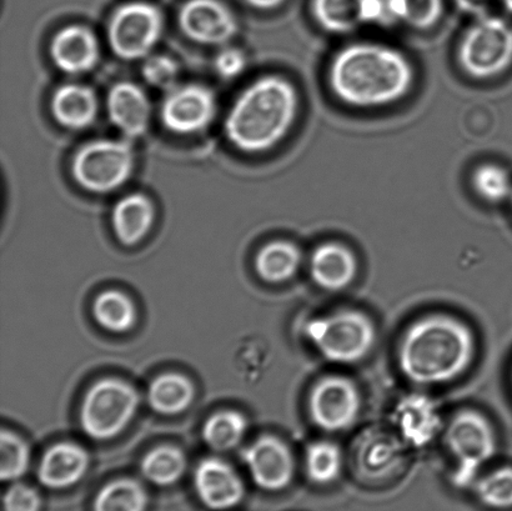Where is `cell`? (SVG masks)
<instances>
[{"mask_svg":"<svg viewBox=\"0 0 512 511\" xmlns=\"http://www.w3.org/2000/svg\"><path fill=\"white\" fill-rule=\"evenodd\" d=\"M311 14L319 27L334 34L353 32L389 15L386 0H311Z\"/></svg>","mask_w":512,"mask_h":511,"instance_id":"5bb4252c","label":"cell"},{"mask_svg":"<svg viewBox=\"0 0 512 511\" xmlns=\"http://www.w3.org/2000/svg\"><path fill=\"white\" fill-rule=\"evenodd\" d=\"M187 459L182 450L174 447H160L144 458L142 470L150 483L169 487L183 477Z\"/></svg>","mask_w":512,"mask_h":511,"instance_id":"83f0119b","label":"cell"},{"mask_svg":"<svg viewBox=\"0 0 512 511\" xmlns=\"http://www.w3.org/2000/svg\"><path fill=\"white\" fill-rule=\"evenodd\" d=\"M0 474L3 480H17L23 477L29 467L30 452L28 445L13 433H2L0 439Z\"/></svg>","mask_w":512,"mask_h":511,"instance_id":"d6a6232c","label":"cell"},{"mask_svg":"<svg viewBox=\"0 0 512 511\" xmlns=\"http://www.w3.org/2000/svg\"><path fill=\"white\" fill-rule=\"evenodd\" d=\"M358 273V260L349 248L339 243L319 245L311 255L310 274L318 287L340 292L349 287Z\"/></svg>","mask_w":512,"mask_h":511,"instance_id":"d6986e66","label":"cell"},{"mask_svg":"<svg viewBox=\"0 0 512 511\" xmlns=\"http://www.w3.org/2000/svg\"><path fill=\"white\" fill-rule=\"evenodd\" d=\"M99 100L92 88L83 84H65L55 90L52 114L62 127L82 130L97 119Z\"/></svg>","mask_w":512,"mask_h":511,"instance_id":"44dd1931","label":"cell"},{"mask_svg":"<svg viewBox=\"0 0 512 511\" xmlns=\"http://www.w3.org/2000/svg\"><path fill=\"white\" fill-rule=\"evenodd\" d=\"M491 2H493V0H455L461 12L474 15L475 18L489 14L488 10Z\"/></svg>","mask_w":512,"mask_h":511,"instance_id":"8d00e7d4","label":"cell"},{"mask_svg":"<svg viewBox=\"0 0 512 511\" xmlns=\"http://www.w3.org/2000/svg\"><path fill=\"white\" fill-rule=\"evenodd\" d=\"M328 80L340 102L354 108H379L409 94L415 69L399 49L379 43H353L334 55Z\"/></svg>","mask_w":512,"mask_h":511,"instance_id":"6da1fadb","label":"cell"},{"mask_svg":"<svg viewBox=\"0 0 512 511\" xmlns=\"http://www.w3.org/2000/svg\"><path fill=\"white\" fill-rule=\"evenodd\" d=\"M476 495L491 509L512 508V468L494 470L476 482Z\"/></svg>","mask_w":512,"mask_h":511,"instance_id":"1f68e13d","label":"cell"},{"mask_svg":"<svg viewBox=\"0 0 512 511\" xmlns=\"http://www.w3.org/2000/svg\"><path fill=\"white\" fill-rule=\"evenodd\" d=\"M134 150L124 140L99 139L75 153L72 175L79 187L97 194L112 193L132 177Z\"/></svg>","mask_w":512,"mask_h":511,"instance_id":"8992f818","label":"cell"},{"mask_svg":"<svg viewBox=\"0 0 512 511\" xmlns=\"http://www.w3.org/2000/svg\"><path fill=\"white\" fill-rule=\"evenodd\" d=\"M510 199H511V204H512V194H511V198Z\"/></svg>","mask_w":512,"mask_h":511,"instance_id":"ab89813d","label":"cell"},{"mask_svg":"<svg viewBox=\"0 0 512 511\" xmlns=\"http://www.w3.org/2000/svg\"><path fill=\"white\" fill-rule=\"evenodd\" d=\"M155 208L147 195L134 193L119 200L113 209L112 225L120 243L133 247L152 229Z\"/></svg>","mask_w":512,"mask_h":511,"instance_id":"7402d4cb","label":"cell"},{"mask_svg":"<svg viewBox=\"0 0 512 511\" xmlns=\"http://www.w3.org/2000/svg\"><path fill=\"white\" fill-rule=\"evenodd\" d=\"M147 490L137 480L120 479L105 485L94 500V511H145Z\"/></svg>","mask_w":512,"mask_h":511,"instance_id":"484cf974","label":"cell"},{"mask_svg":"<svg viewBox=\"0 0 512 511\" xmlns=\"http://www.w3.org/2000/svg\"><path fill=\"white\" fill-rule=\"evenodd\" d=\"M247 428V419L243 414L225 410L208 419L203 428V438L210 448L225 452L237 447Z\"/></svg>","mask_w":512,"mask_h":511,"instance_id":"4316f807","label":"cell"},{"mask_svg":"<svg viewBox=\"0 0 512 511\" xmlns=\"http://www.w3.org/2000/svg\"><path fill=\"white\" fill-rule=\"evenodd\" d=\"M107 109L110 120L130 138L147 132L152 118V104L139 85L129 82L115 84L109 90Z\"/></svg>","mask_w":512,"mask_h":511,"instance_id":"e0dca14e","label":"cell"},{"mask_svg":"<svg viewBox=\"0 0 512 511\" xmlns=\"http://www.w3.org/2000/svg\"><path fill=\"white\" fill-rule=\"evenodd\" d=\"M305 333L319 353L336 364L360 362L373 349L376 339L373 322L358 310H341L311 320Z\"/></svg>","mask_w":512,"mask_h":511,"instance_id":"5b68a950","label":"cell"},{"mask_svg":"<svg viewBox=\"0 0 512 511\" xmlns=\"http://www.w3.org/2000/svg\"><path fill=\"white\" fill-rule=\"evenodd\" d=\"M253 8L261 10H270L280 7L285 0H245Z\"/></svg>","mask_w":512,"mask_h":511,"instance_id":"74e56055","label":"cell"},{"mask_svg":"<svg viewBox=\"0 0 512 511\" xmlns=\"http://www.w3.org/2000/svg\"><path fill=\"white\" fill-rule=\"evenodd\" d=\"M89 457L82 447L60 443L44 454L39 465V482L49 489H67L87 473Z\"/></svg>","mask_w":512,"mask_h":511,"instance_id":"ffe728a7","label":"cell"},{"mask_svg":"<svg viewBox=\"0 0 512 511\" xmlns=\"http://www.w3.org/2000/svg\"><path fill=\"white\" fill-rule=\"evenodd\" d=\"M254 483L268 492H279L291 482L294 475V460L290 450L281 440L263 437L243 453Z\"/></svg>","mask_w":512,"mask_h":511,"instance_id":"4fadbf2b","label":"cell"},{"mask_svg":"<svg viewBox=\"0 0 512 511\" xmlns=\"http://www.w3.org/2000/svg\"><path fill=\"white\" fill-rule=\"evenodd\" d=\"M475 192L485 202L503 203L511 198L512 183L506 169L498 164H483L476 168L473 174Z\"/></svg>","mask_w":512,"mask_h":511,"instance_id":"4dcf8cb0","label":"cell"},{"mask_svg":"<svg viewBox=\"0 0 512 511\" xmlns=\"http://www.w3.org/2000/svg\"><path fill=\"white\" fill-rule=\"evenodd\" d=\"M195 490L205 507L212 510H228L242 502L245 489L232 465L223 460H203L195 470Z\"/></svg>","mask_w":512,"mask_h":511,"instance_id":"9a60e30c","label":"cell"},{"mask_svg":"<svg viewBox=\"0 0 512 511\" xmlns=\"http://www.w3.org/2000/svg\"><path fill=\"white\" fill-rule=\"evenodd\" d=\"M94 318L100 327L113 333H125L137 322V309L127 295L109 290L100 294L93 307Z\"/></svg>","mask_w":512,"mask_h":511,"instance_id":"d4e9b609","label":"cell"},{"mask_svg":"<svg viewBox=\"0 0 512 511\" xmlns=\"http://www.w3.org/2000/svg\"><path fill=\"white\" fill-rule=\"evenodd\" d=\"M179 65L167 55H152L143 64V77L154 88L172 90L177 87Z\"/></svg>","mask_w":512,"mask_h":511,"instance_id":"836d02e7","label":"cell"},{"mask_svg":"<svg viewBox=\"0 0 512 511\" xmlns=\"http://www.w3.org/2000/svg\"><path fill=\"white\" fill-rule=\"evenodd\" d=\"M217 109V98L212 89L200 84H185L169 90L160 114L169 132L189 135L207 129Z\"/></svg>","mask_w":512,"mask_h":511,"instance_id":"8fae6325","label":"cell"},{"mask_svg":"<svg viewBox=\"0 0 512 511\" xmlns=\"http://www.w3.org/2000/svg\"><path fill=\"white\" fill-rule=\"evenodd\" d=\"M139 407V395L132 385L118 379H104L85 395L80 412L85 434L95 440L117 437L128 427Z\"/></svg>","mask_w":512,"mask_h":511,"instance_id":"ba28073f","label":"cell"},{"mask_svg":"<svg viewBox=\"0 0 512 511\" xmlns=\"http://www.w3.org/2000/svg\"><path fill=\"white\" fill-rule=\"evenodd\" d=\"M301 264V253L295 244L276 240L264 245L255 259L259 277L268 283H284L294 277Z\"/></svg>","mask_w":512,"mask_h":511,"instance_id":"603a6c76","label":"cell"},{"mask_svg":"<svg viewBox=\"0 0 512 511\" xmlns=\"http://www.w3.org/2000/svg\"><path fill=\"white\" fill-rule=\"evenodd\" d=\"M298 89L281 75H265L249 84L235 99L224 133L244 153L268 152L293 128L299 113Z\"/></svg>","mask_w":512,"mask_h":511,"instance_id":"7a4b0ae2","label":"cell"},{"mask_svg":"<svg viewBox=\"0 0 512 511\" xmlns=\"http://www.w3.org/2000/svg\"><path fill=\"white\" fill-rule=\"evenodd\" d=\"M360 408L359 390L348 378L326 377L311 389L310 418L325 432L338 433L353 427Z\"/></svg>","mask_w":512,"mask_h":511,"instance_id":"30bf717a","label":"cell"},{"mask_svg":"<svg viewBox=\"0 0 512 511\" xmlns=\"http://www.w3.org/2000/svg\"><path fill=\"white\" fill-rule=\"evenodd\" d=\"M343 457L335 444L318 442L311 444L305 454V470L314 484L328 485L339 478Z\"/></svg>","mask_w":512,"mask_h":511,"instance_id":"f546056e","label":"cell"},{"mask_svg":"<svg viewBox=\"0 0 512 511\" xmlns=\"http://www.w3.org/2000/svg\"><path fill=\"white\" fill-rule=\"evenodd\" d=\"M247 67V57L237 48H225L215 59V69L220 77L234 79L243 74Z\"/></svg>","mask_w":512,"mask_h":511,"instance_id":"d590c367","label":"cell"},{"mask_svg":"<svg viewBox=\"0 0 512 511\" xmlns=\"http://www.w3.org/2000/svg\"><path fill=\"white\" fill-rule=\"evenodd\" d=\"M193 398V384L183 375L175 373L155 379L148 392L149 404L155 412L165 415L184 412L192 404Z\"/></svg>","mask_w":512,"mask_h":511,"instance_id":"cb8c5ba5","label":"cell"},{"mask_svg":"<svg viewBox=\"0 0 512 511\" xmlns=\"http://www.w3.org/2000/svg\"><path fill=\"white\" fill-rule=\"evenodd\" d=\"M50 57L63 73H88L99 62L98 38L84 25H68L54 35L50 44Z\"/></svg>","mask_w":512,"mask_h":511,"instance_id":"2e32d148","label":"cell"},{"mask_svg":"<svg viewBox=\"0 0 512 511\" xmlns=\"http://www.w3.org/2000/svg\"><path fill=\"white\" fill-rule=\"evenodd\" d=\"M42 507L37 490L24 484H14L4 495L5 511H39Z\"/></svg>","mask_w":512,"mask_h":511,"instance_id":"e575fe53","label":"cell"},{"mask_svg":"<svg viewBox=\"0 0 512 511\" xmlns=\"http://www.w3.org/2000/svg\"><path fill=\"white\" fill-rule=\"evenodd\" d=\"M460 68L470 78L498 77L512 64V25L496 15L475 19L458 47Z\"/></svg>","mask_w":512,"mask_h":511,"instance_id":"277c9868","label":"cell"},{"mask_svg":"<svg viewBox=\"0 0 512 511\" xmlns=\"http://www.w3.org/2000/svg\"><path fill=\"white\" fill-rule=\"evenodd\" d=\"M179 28L195 43L225 45L238 33L232 9L220 0H188L179 10Z\"/></svg>","mask_w":512,"mask_h":511,"instance_id":"7c38bea8","label":"cell"},{"mask_svg":"<svg viewBox=\"0 0 512 511\" xmlns=\"http://www.w3.org/2000/svg\"><path fill=\"white\" fill-rule=\"evenodd\" d=\"M386 8L391 18L410 25L415 29L426 30L439 23L444 12L443 0H386Z\"/></svg>","mask_w":512,"mask_h":511,"instance_id":"f1b7e54d","label":"cell"},{"mask_svg":"<svg viewBox=\"0 0 512 511\" xmlns=\"http://www.w3.org/2000/svg\"><path fill=\"white\" fill-rule=\"evenodd\" d=\"M475 340L468 325L449 315H429L411 325L399 349L401 372L420 385L449 383L473 363Z\"/></svg>","mask_w":512,"mask_h":511,"instance_id":"3957f363","label":"cell"},{"mask_svg":"<svg viewBox=\"0 0 512 511\" xmlns=\"http://www.w3.org/2000/svg\"><path fill=\"white\" fill-rule=\"evenodd\" d=\"M164 18L154 4L129 2L110 18L108 40L113 52L125 60L148 58L162 38Z\"/></svg>","mask_w":512,"mask_h":511,"instance_id":"9c48e42d","label":"cell"},{"mask_svg":"<svg viewBox=\"0 0 512 511\" xmlns=\"http://www.w3.org/2000/svg\"><path fill=\"white\" fill-rule=\"evenodd\" d=\"M501 3H503L505 9L512 14V0H501Z\"/></svg>","mask_w":512,"mask_h":511,"instance_id":"f35d334b","label":"cell"},{"mask_svg":"<svg viewBox=\"0 0 512 511\" xmlns=\"http://www.w3.org/2000/svg\"><path fill=\"white\" fill-rule=\"evenodd\" d=\"M445 443L456 459L453 484L469 487L496 454V437L489 420L475 410L455 415L445 432Z\"/></svg>","mask_w":512,"mask_h":511,"instance_id":"52a82bcc","label":"cell"},{"mask_svg":"<svg viewBox=\"0 0 512 511\" xmlns=\"http://www.w3.org/2000/svg\"><path fill=\"white\" fill-rule=\"evenodd\" d=\"M394 419L401 437L415 448L429 445L441 429L439 410L425 395L413 394L401 399Z\"/></svg>","mask_w":512,"mask_h":511,"instance_id":"ac0fdd59","label":"cell"}]
</instances>
